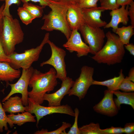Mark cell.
I'll list each match as a JSON object with an SVG mask.
<instances>
[{
    "instance_id": "7402d4cb",
    "label": "cell",
    "mask_w": 134,
    "mask_h": 134,
    "mask_svg": "<svg viewBox=\"0 0 134 134\" xmlns=\"http://www.w3.org/2000/svg\"><path fill=\"white\" fill-rule=\"evenodd\" d=\"M134 28L130 25L118 27L116 29L115 33L118 36L120 40L124 45L130 43V39L134 34Z\"/></svg>"
},
{
    "instance_id": "e575fe53",
    "label": "cell",
    "mask_w": 134,
    "mask_h": 134,
    "mask_svg": "<svg viewBox=\"0 0 134 134\" xmlns=\"http://www.w3.org/2000/svg\"><path fill=\"white\" fill-rule=\"evenodd\" d=\"M123 133L127 134H134V123H126L123 128Z\"/></svg>"
},
{
    "instance_id": "484cf974",
    "label": "cell",
    "mask_w": 134,
    "mask_h": 134,
    "mask_svg": "<svg viewBox=\"0 0 134 134\" xmlns=\"http://www.w3.org/2000/svg\"><path fill=\"white\" fill-rule=\"evenodd\" d=\"M17 11L20 20L22 23L26 25L30 24L35 19L23 6L19 7Z\"/></svg>"
},
{
    "instance_id": "8d00e7d4",
    "label": "cell",
    "mask_w": 134,
    "mask_h": 134,
    "mask_svg": "<svg viewBox=\"0 0 134 134\" xmlns=\"http://www.w3.org/2000/svg\"><path fill=\"white\" fill-rule=\"evenodd\" d=\"M129 5L128 16L130 18L131 25L134 28V2L133 1Z\"/></svg>"
},
{
    "instance_id": "ab89813d",
    "label": "cell",
    "mask_w": 134,
    "mask_h": 134,
    "mask_svg": "<svg viewBox=\"0 0 134 134\" xmlns=\"http://www.w3.org/2000/svg\"><path fill=\"white\" fill-rule=\"evenodd\" d=\"M133 1V0H117V2L120 6H126L129 5Z\"/></svg>"
},
{
    "instance_id": "f546056e",
    "label": "cell",
    "mask_w": 134,
    "mask_h": 134,
    "mask_svg": "<svg viewBox=\"0 0 134 134\" xmlns=\"http://www.w3.org/2000/svg\"><path fill=\"white\" fill-rule=\"evenodd\" d=\"M75 113L74 121L73 124L70 127V129L67 134H80L78 125V120L79 113V109L76 108L74 109Z\"/></svg>"
},
{
    "instance_id": "6da1fadb",
    "label": "cell",
    "mask_w": 134,
    "mask_h": 134,
    "mask_svg": "<svg viewBox=\"0 0 134 134\" xmlns=\"http://www.w3.org/2000/svg\"><path fill=\"white\" fill-rule=\"evenodd\" d=\"M56 71L51 68L47 72H41L34 69L30 78L29 86L32 88L28 93V97L35 102L41 105L44 101V94L53 90L57 85L58 82Z\"/></svg>"
},
{
    "instance_id": "e0dca14e",
    "label": "cell",
    "mask_w": 134,
    "mask_h": 134,
    "mask_svg": "<svg viewBox=\"0 0 134 134\" xmlns=\"http://www.w3.org/2000/svg\"><path fill=\"white\" fill-rule=\"evenodd\" d=\"M21 71L13 68L9 63L0 62V80L5 82L6 86L9 85V82H12L20 77Z\"/></svg>"
},
{
    "instance_id": "f1b7e54d",
    "label": "cell",
    "mask_w": 134,
    "mask_h": 134,
    "mask_svg": "<svg viewBox=\"0 0 134 134\" xmlns=\"http://www.w3.org/2000/svg\"><path fill=\"white\" fill-rule=\"evenodd\" d=\"M100 6L106 10H113L119 8L120 6L118 5L117 0H100Z\"/></svg>"
},
{
    "instance_id": "52a82bcc",
    "label": "cell",
    "mask_w": 134,
    "mask_h": 134,
    "mask_svg": "<svg viewBox=\"0 0 134 134\" xmlns=\"http://www.w3.org/2000/svg\"><path fill=\"white\" fill-rule=\"evenodd\" d=\"M94 69V67L84 66L81 69L79 77L74 81L68 95L77 97L79 100L84 98L90 86L92 85Z\"/></svg>"
},
{
    "instance_id": "9c48e42d",
    "label": "cell",
    "mask_w": 134,
    "mask_h": 134,
    "mask_svg": "<svg viewBox=\"0 0 134 134\" xmlns=\"http://www.w3.org/2000/svg\"><path fill=\"white\" fill-rule=\"evenodd\" d=\"M47 43L51 48V56L48 60L41 63L40 66L42 67L46 65L52 66L56 71L57 78L62 81L67 77L65 60L66 52L49 40Z\"/></svg>"
},
{
    "instance_id": "8fae6325",
    "label": "cell",
    "mask_w": 134,
    "mask_h": 134,
    "mask_svg": "<svg viewBox=\"0 0 134 134\" xmlns=\"http://www.w3.org/2000/svg\"><path fill=\"white\" fill-rule=\"evenodd\" d=\"M67 40L63 46L70 53L76 52L78 57L87 56L90 53L89 47L83 41L78 30H72L70 36Z\"/></svg>"
},
{
    "instance_id": "cb8c5ba5",
    "label": "cell",
    "mask_w": 134,
    "mask_h": 134,
    "mask_svg": "<svg viewBox=\"0 0 134 134\" xmlns=\"http://www.w3.org/2000/svg\"><path fill=\"white\" fill-rule=\"evenodd\" d=\"M9 124L10 127L12 128L14 126L11 120L9 119L6 115L5 112L4 110L0 99V132H3V128L4 130L7 131L8 128L7 124Z\"/></svg>"
},
{
    "instance_id": "9a60e30c",
    "label": "cell",
    "mask_w": 134,
    "mask_h": 134,
    "mask_svg": "<svg viewBox=\"0 0 134 134\" xmlns=\"http://www.w3.org/2000/svg\"><path fill=\"white\" fill-rule=\"evenodd\" d=\"M122 6L120 8L112 10L110 12L111 17V20L104 27V28H112L113 31L115 33L118 25L122 23L125 25L127 24L129 21L128 9L129 5Z\"/></svg>"
},
{
    "instance_id": "d4e9b609",
    "label": "cell",
    "mask_w": 134,
    "mask_h": 134,
    "mask_svg": "<svg viewBox=\"0 0 134 134\" xmlns=\"http://www.w3.org/2000/svg\"><path fill=\"white\" fill-rule=\"evenodd\" d=\"M23 6L35 18H40L42 16L43 8L41 6L28 2L23 3Z\"/></svg>"
},
{
    "instance_id": "d6a6232c",
    "label": "cell",
    "mask_w": 134,
    "mask_h": 134,
    "mask_svg": "<svg viewBox=\"0 0 134 134\" xmlns=\"http://www.w3.org/2000/svg\"><path fill=\"white\" fill-rule=\"evenodd\" d=\"M104 134H121L123 133V128L121 127H110L104 129H101Z\"/></svg>"
},
{
    "instance_id": "b9f144b4",
    "label": "cell",
    "mask_w": 134,
    "mask_h": 134,
    "mask_svg": "<svg viewBox=\"0 0 134 134\" xmlns=\"http://www.w3.org/2000/svg\"><path fill=\"white\" fill-rule=\"evenodd\" d=\"M127 77L129 80L134 82V67H133L131 69L129 72L128 76Z\"/></svg>"
},
{
    "instance_id": "83f0119b",
    "label": "cell",
    "mask_w": 134,
    "mask_h": 134,
    "mask_svg": "<svg viewBox=\"0 0 134 134\" xmlns=\"http://www.w3.org/2000/svg\"><path fill=\"white\" fill-rule=\"evenodd\" d=\"M119 90L125 92H133L134 91V83L128 79L127 76L125 77L119 86Z\"/></svg>"
},
{
    "instance_id": "d6986e66",
    "label": "cell",
    "mask_w": 134,
    "mask_h": 134,
    "mask_svg": "<svg viewBox=\"0 0 134 134\" xmlns=\"http://www.w3.org/2000/svg\"><path fill=\"white\" fill-rule=\"evenodd\" d=\"M117 98L114 99L115 104L118 110L120 109L122 104L130 106L134 109V93L133 92H121L119 90L112 91Z\"/></svg>"
},
{
    "instance_id": "4dcf8cb0",
    "label": "cell",
    "mask_w": 134,
    "mask_h": 134,
    "mask_svg": "<svg viewBox=\"0 0 134 134\" xmlns=\"http://www.w3.org/2000/svg\"><path fill=\"white\" fill-rule=\"evenodd\" d=\"M5 1L4 7L2 11V14L4 16L10 17L12 16L9 11V7L13 4L18 6L21 3V1L19 0H4Z\"/></svg>"
},
{
    "instance_id": "836d02e7",
    "label": "cell",
    "mask_w": 134,
    "mask_h": 134,
    "mask_svg": "<svg viewBox=\"0 0 134 134\" xmlns=\"http://www.w3.org/2000/svg\"><path fill=\"white\" fill-rule=\"evenodd\" d=\"M23 3H28L30 1L34 2H38L43 8L47 6H48L50 1L47 0H19Z\"/></svg>"
},
{
    "instance_id": "4316f807",
    "label": "cell",
    "mask_w": 134,
    "mask_h": 134,
    "mask_svg": "<svg viewBox=\"0 0 134 134\" xmlns=\"http://www.w3.org/2000/svg\"><path fill=\"white\" fill-rule=\"evenodd\" d=\"M71 124L69 123L63 122L61 126L55 130L48 131L47 129H42L40 130L36 131L34 133L35 134H62L64 131L67 128H70Z\"/></svg>"
},
{
    "instance_id": "7a4b0ae2",
    "label": "cell",
    "mask_w": 134,
    "mask_h": 134,
    "mask_svg": "<svg viewBox=\"0 0 134 134\" xmlns=\"http://www.w3.org/2000/svg\"><path fill=\"white\" fill-rule=\"evenodd\" d=\"M107 41L102 48L91 58L99 64L110 66L121 63L125 51L118 36L110 31L105 34Z\"/></svg>"
},
{
    "instance_id": "ffe728a7",
    "label": "cell",
    "mask_w": 134,
    "mask_h": 134,
    "mask_svg": "<svg viewBox=\"0 0 134 134\" xmlns=\"http://www.w3.org/2000/svg\"><path fill=\"white\" fill-rule=\"evenodd\" d=\"M125 76L123 73V70L121 69L119 75L113 78L102 81H99L94 80L92 85H99L106 87L108 90L111 91L118 90V88Z\"/></svg>"
},
{
    "instance_id": "d590c367",
    "label": "cell",
    "mask_w": 134,
    "mask_h": 134,
    "mask_svg": "<svg viewBox=\"0 0 134 134\" xmlns=\"http://www.w3.org/2000/svg\"><path fill=\"white\" fill-rule=\"evenodd\" d=\"M9 56L5 54L0 40V62H10Z\"/></svg>"
},
{
    "instance_id": "8992f818",
    "label": "cell",
    "mask_w": 134,
    "mask_h": 134,
    "mask_svg": "<svg viewBox=\"0 0 134 134\" xmlns=\"http://www.w3.org/2000/svg\"><path fill=\"white\" fill-rule=\"evenodd\" d=\"M28 105L25 106V111L34 114L37 119L36 126L38 127L40 120L44 116L53 113H60L66 114L74 117V111L67 104L56 106H44L34 102L28 98Z\"/></svg>"
},
{
    "instance_id": "44dd1931",
    "label": "cell",
    "mask_w": 134,
    "mask_h": 134,
    "mask_svg": "<svg viewBox=\"0 0 134 134\" xmlns=\"http://www.w3.org/2000/svg\"><path fill=\"white\" fill-rule=\"evenodd\" d=\"M7 116L14 124L19 126H22L27 122H35L36 121L35 119V116L28 111L22 112L21 114L18 113L17 115L11 113Z\"/></svg>"
},
{
    "instance_id": "603a6c76",
    "label": "cell",
    "mask_w": 134,
    "mask_h": 134,
    "mask_svg": "<svg viewBox=\"0 0 134 134\" xmlns=\"http://www.w3.org/2000/svg\"><path fill=\"white\" fill-rule=\"evenodd\" d=\"M80 134H104L100 128V124L93 122L79 128Z\"/></svg>"
},
{
    "instance_id": "f35d334b",
    "label": "cell",
    "mask_w": 134,
    "mask_h": 134,
    "mask_svg": "<svg viewBox=\"0 0 134 134\" xmlns=\"http://www.w3.org/2000/svg\"><path fill=\"white\" fill-rule=\"evenodd\" d=\"M4 7V3L0 7V34L2 30L3 18V16L2 14V11Z\"/></svg>"
},
{
    "instance_id": "3957f363",
    "label": "cell",
    "mask_w": 134,
    "mask_h": 134,
    "mask_svg": "<svg viewBox=\"0 0 134 134\" xmlns=\"http://www.w3.org/2000/svg\"><path fill=\"white\" fill-rule=\"evenodd\" d=\"M67 4L50 1L48 6L51 10L44 14L42 19L44 20L41 30L48 31L57 30L60 31L67 40L70 36L72 31L67 19V13L68 5Z\"/></svg>"
},
{
    "instance_id": "74e56055",
    "label": "cell",
    "mask_w": 134,
    "mask_h": 134,
    "mask_svg": "<svg viewBox=\"0 0 134 134\" xmlns=\"http://www.w3.org/2000/svg\"><path fill=\"white\" fill-rule=\"evenodd\" d=\"M50 1L60 3L68 5L78 4L79 0H47Z\"/></svg>"
},
{
    "instance_id": "2e32d148",
    "label": "cell",
    "mask_w": 134,
    "mask_h": 134,
    "mask_svg": "<svg viewBox=\"0 0 134 134\" xmlns=\"http://www.w3.org/2000/svg\"><path fill=\"white\" fill-rule=\"evenodd\" d=\"M67 19L68 26L71 31H78L85 23L82 9L78 4L68 5L67 13Z\"/></svg>"
},
{
    "instance_id": "30bf717a",
    "label": "cell",
    "mask_w": 134,
    "mask_h": 134,
    "mask_svg": "<svg viewBox=\"0 0 134 134\" xmlns=\"http://www.w3.org/2000/svg\"><path fill=\"white\" fill-rule=\"evenodd\" d=\"M34 69L32 66L27 69H22L21 75L17 81L14 84L9 83L8 85L11 88V91L2 100V102L7 100L12 95L16 93H20L22 95L21 98L23 105L25 106L28 105V87Z\"/></svg>"
},
{
    "instance_id": "ac0fdd59",
    "label": "cell",
    "mask_w": 134,
    "mask_h": 134,
    "mask_svg": "<svg viewBox=\"0 0 134 134\" xmlns=\"http://www.w3.org/2000/svg\"><path fill=\"white\" fill-rule=\"evenodd\" d=\"M3 102L2 107L5 112L14 114L24 112L26 109L21 98L17 96H11Z\"/></svg>"
},
{
    "instance_id": "7c38bea8",
    "label": "cell",
    "mask_w": 134,
    "mask_h": 134,
    "mask_svg": "<svg viewBox=\"0 0 134 134\" xmlns=\"http://www.w3.org/2000/svg\"><path fill=\"white\" fill-rule=\"evenodd\" d=\"M112 91L108 89L104 92V96L99 102L93 107L94 110L98 113L112 117L116 115L118 110L113 99Z\"/></svg>"
},
{
    "instance_id": "7bdbcfd3",
    "label": "cell",
    "mask_w": 134,
    "mask_h": 134,
    "mask_svg": "<svg viewBox=\"0 0 134 134\" xmlns=\"http://www.w3.org/2000/svg\"><path fill=\"white\" fill-rule=\"evenodd\" d=\"M0 1H4V0H0Z\"/></svg>"
},
{
    "instance_id": "ba28073f",
    "label": "cell",
    "mask_w": 134,
    "mask_h": 134,
    "mask_svg": "<svg viewBox=\"0 0 134 134\" xmlns=\"http://www.w3.org/2000/svg\"><path fill=\"white\" fill-rule=\"evenodd\" d=\"M85 43L90 49V53L93 55L102 47L105 37L104 30L100 28L90 26L85 23L80 28Z\"/></svg>"
},
{
    "instance_id": "277c9868",
    "label": "cell",
    "mask_w": 134,
    "mask_h": 134,
    "mask_svg": "<svg viewBox=\"0 0 134 134\" xmlns=\"http://www.w3.org/2000/svg\"><path fill=\"white\" fill-rule=\"evenodd\" d=\"M24 34L20 22L16 18L3 16L0 40L6 54L9 56L15 52L16 46L22 43Z\"/></svg>"
},
{
    "instance_id": "60d3db41",
    "label": "cell",
    "mask_w": 134,
    "mask_h": 134,
    "mask_svg": "<svg viewBox=\"0 0 134 134\" xmlns=\"http://www.w3.org/2000/svg\"><path fill=\"white\" fill-rule=\"evenodd\" d=\"M124 47L132 55L134 56V45L133 43H129L124 45Z\"/></svg>"
},
{
    "instance_id": "1f68e13d",
    "label": "cell",
    "mask_w": 134,
    "mask_h": 134,
    "mask_svg": "<svg viewBox=\"0 0 134 134\" xmlns=\"http://www.w3.org/2000/svg\"><path fill=\"white\" fill-rule=\"evenodd\" d=\"M100 0H79L78 3L81 9L88 8L97 6V2Z\"/></svg>"
},
{
    "instance_id": "5b68a950",
    "label": "cell",
    "mask_w": 134,
    "mask_h": 134,
    "mask_svg": "<svg viewBox=\"0 0 134 134\" xmlns=\"http://www.w3.org/2000/svg\"><path fill=\"white\" fill-rule=\"evenodd\" d=\"M49 33H46L40 44L35 48L26 50L21 53L15 51L9 56L10 60L9 64L11 67L16 69L30 68L34 62L38 60L44 46L49 40Z\"/></svg>"
},
{
    "instance_id": "4fadbf2b",
    "label": "cell",
    "mask_w": 134,
    "mask_h": 134,
    "mask_svg": "<svg viewBox=\"0 0 134 134\" xmlns=\"http://www.w3.org/2000/svg\"><path fill=\"white\" fill-rule=\"evenodd\" d=\"M60 88L55 92L51 93H45L43 100L48 102V106H56L61 105V101L64 97L68 94L72 86L74 81L69 77L62 81Z\"/></svg>"
},
{
    "instance_id": "5bb4252c",
    "label": "cell",
    "mask_w": 134,
    "mask_h": 134,
    "mask_svg": "<svg viewBox=\"0 0 134 134\" xmlns=\"http://www.w3.org/2000/svg\"><path fill=\"white\" fill-rule=\"evenodd\" d=\"M85 23L94 27H104L107 23L100 18L102 13L106 10L104 8L100 7L82 9Z\"/></svg>"
}]
</instances>
